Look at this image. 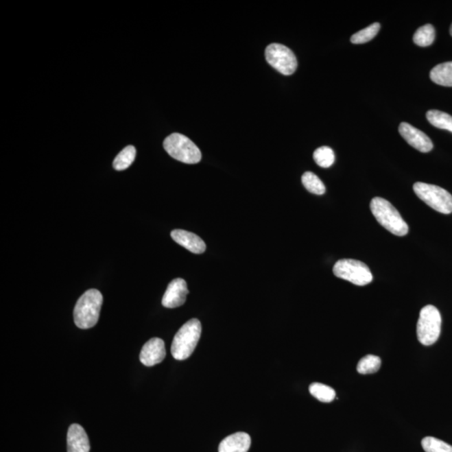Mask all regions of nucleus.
Instances as JSON below:
<instances>
[{"mask_svg": "<svg viewBox=\"0 0 452 452\" xmlns=\"http://www.w3.org/2000/svg\"><path fill=\"white\" fill-rule=\"evenodd\" d=\"M202 326L198 319L193 318L178 330L174 337L171 353L174 359L185 360L191 356L199 343Z\"/></svg>", "mask_w": 452, "mask_h": 452, "instance_id": "3", "label": "nucleus"}, {"mask_svg": "<svg viewBox=\"0 0 452 452\" xmlns=\"http://www.w3.org/2000/svg\"><path fill=\"white\" fill-rule=\"evenodd\" d=\"M104 302L101 292L90 289L79 298L74 309V322L81 329H92L97 324Z\"/></svg>", "mask_w": 452, "mask_h": 452, "instance_id": "1", "label": "nucleus"}, {"mask_svg": "<svg viewBox=\"0 0 452 452\" xmlns=\"http://www.w3.org/2000/svg\"><path fill=\"white\" fill-rule=\"evenodd\" d=\"M302 182L307 191L311 193H314V195H322L326 192L324 184L322 183L320 178L313 173H304L302 177Z\"/></svg>", "mask_w": 452, "mask_h": 452, "instance_id": "20", "label": "nucleus"}, {"mask_svg": "<svg viewBox=\"0 0 452 452\" xmlns=\"http://www.w3.org/2000/svg\"><path fill=\"white\" fill-rule=\"evenodd\" d=\"M171 237L193 254H202L206 250V245L198 235L184 230H174L171 233Z\"/></svg>", "mask_w": 452, "mask_h": 452, "instance_id": "12", "label": "nucleus"}, {"mask_svg": "<svg viewBox=\"0 0 452 452\" xmlns=\"http://www.w3.org/2000/svg\"><path fill=\"white\" fill-rule=\"evenodd\" d=\"M370 210L377 222L390 233L397 237H405L408 234L407 223L388 200L376 197L371 200Z\"/></svg>", "mask_w": 452, "mask_h": 452, "instance_id": "2", "label": "nucleus"}, {"mask_svg": "<svg viewBox=\"0 0 452 452\" xmlns=\"http://www.w3.org/2000/svg\"><path fill=\"white\" fill-rule=\"evenodd\" d=\"M166 357L165 344L161 339L154 337L143 345L139 359L147 367L160 364Z\"/></svg>", "mask_w": 452, "mask_h": 452, "instance_id": "11", "label": "nucleus"}, {"mask_svg": "<svg viewBox=\"0 0 452 452\" xmlns=\"http://www.w3.org/2000/svg\"><path fill=\"white\" fill-rule=\"evenodd\" d=\"M427 117L433 126L452 132V116L449 114L438 110H431L427 112Z\"/></svg>", "mask_w": 452, "mask_h": 452, "instance_id": "16", "label": "nucleus"}, {"mask_svg": "<svg viewBox=\"0 0 452 452\" xmlns=\"http://www.w3.org/2000/svg\"><path fill=\"white\" fill-rule=\"evenodd\" d=\"M399 132L410 146L421 153H428L432 150L433 143L431 139L419 129L407 123H402L399 127Z\"/></svg>", "mask_w": 452, "mask_h": 452, "instance_id": "9", "label": "nucleus"}, {"mask_svg": "<svg viewBox=\"0 0 452 452\" xmlns=\"http://www.w3.org/2000/svg\"><path fill=\"white\" fill-rule=\"evenodd\" d=\"M265 55L267 62L283 75H290L297 70L298 60L294 53L283 45H269Z\"/></svg>", "mask_w": 452, "mask_h": 452, "instance_id": "8", "label": "nucleus"}, {"mask_svg": "<svg viewBox=\"0 0 452 452\" xmlns=\"http://www.w3.org/2000/svg\"><path fill=\"white\" fill-rule=\"evenodd\" d=\"M163 147L171 157L188 165H195L202 158L199 147L183 134H173L167 136Z\"/></svg>", "mask_w": 452, "mask_h": 452, "instance_id": "4", "label": "nucleus"}, {"mask_svg": "<svg viewBox=\"0 0 452 452\" xmlns=\"http://www.w3.org/2000/svg\"><path fill=\"white\" fill-rule=\"evenodd\" d=\"M313 158L318 166L322 168H329L335 161V155L331 147L324 146L315 150Z\"/></svg>", "mask_w": 452, "mask_h": 452, "instance_id": "22", "label": "nucleus"}, {"mask_svg": "<svg viewBox=\"0 0 452 452\" xmlns=\"http://www.w3.org/2000/svg\"><path fill=\"white\" fill-rule=\"evenodd\" d=\"M136 151L134 146H128L117 156L113 161V168L117 171L125 170L131 166L136 158Z\"/></svg>", "mask_w": 452, "mask_h": 452, "instance_id": "18", "label": "nucleus"}, {"mask_svg": "<svg viewBox=\"0 0 452 452\" xmlns=\"http://www.w3.org/2000/svg\"><path fill=\"white\" fill-rule=\"evenodd\" d=\"M430 78L436 84L452 86V62L439 64L433 68Z\"/></svg>", "mask_w": 452, "mask_h": 452, "instance_id": "15", "label": "nucleus"}, {"mask_svg": "<svg viewBox=\"0 0 452 452\" xmlns=\"http://www.w3.org/2000/svg\"><path fill=\"white\" fill-rule=\"evenodd\" d=\"M90 449L84 428L78 424L71 425L67 433V452H90Z\"/></svg>", "mask_w": 452, "mask_h": 452, "instance_id": "13", "label": "nucleus"}, {"mask_svg": "<svg viewBox=\"0 0 452 452\" xmlns=\"http://www.w3.org/2000/svg\"><path fill=\"white\" fill-rule=\"evenodd\" d=\"M333 274L339 278L348 281L357 286H366L373 281V275L370 268L364 262L343 259L334 265Z\"/></svg>", "mask_w": 452, "mask_h": 452, "instance_id": "7", "label": "nucleus"}, {"mask_svg": "<svg viewBox=\"0 0 452 452\" xmlns=\"http://www.w3.org/2000/svg\"><path fill=\"white\" fill-rule=\"evenodd\" d=\"M421 446L425 452H452V446L432 436L425 438Z\"/></svg>", "mask_w": 452, "mask_h": 452, "instance_id": "24", "label": "nucleus"}, {"mask_svg": "<svg viewBox=\"0 0 452 452\" xmlns=\"http://www.w3.org/2000/svg\"><path fill=\"white\" fill-rule=\"evenodd\" d=\"M436 37L435 29L430 24L421 26L414 35L413 40L415 44L421 47H427L434 43Z\"/></svg>", "mask_w": 452, "mask_h": 452, "instance_id": "19", "label": "nucleus"}, {"mask_svg": "<svg viewBox=\"0 0 452 452\" xmlns=\"http://www.w3.org/2000/svg\"><path fill=\"white\" fill-rule=\"evenodd\" d=\"M442 330V316L436 307L427 305L421 309L417 322V337L421 344L431 346L438 340Z\"/></svg>", "mask_w": 452, "mask_h": 452, "instance_id": "5", "label": "nucleus"}, {"mask_svg": "<svg viewBox=\"0 0 452 452\" xmlns=\"http://www.w3.org/2000/svg\"><path fill=\"white\" fill-rule=\"evenodd\" d=\"M381 366V359L378 356L368 355L359 360L357 371L361 374H374Z\"/></svg>", "mask_w": 452, "mask_h": 452, "instance_id": "21", "label": "nucleus"}, {"mask_svg": "<svg viewBox=\"0 0 452 452\" xmlns=\"http://www.w3.org/2000/svg\"><path fill=\"white\" fill-rule=\"evenodd\" d=\"M450 33H451V36H452V25H451V26Z\"/></svg>", "mask_w": 452, "mask_h": 452, "instance_id": "25", "label": "nucleus"}, {"mask_svg": "<svg viewBox=\"0 0 452 452\" xmlns=\"http://www.w3.org/2000/svg\"><path fill=\"white\" fill-rule=\"evenodd\" d=\"M379 29H381V25L379 23H374V24L368 26L366 29H361L359 32L353 35L351 43L353 44L368 43V41L373 40L376 35H377Z\"/></svg>", "mask_w": 452, "mask_h": 452, "instance_id": "23", "label": "nucleus"}, {"mask_svg": "<svg viewBox=\"0 0 452 452\" xmlns=\"http://www.w3.org/2000/svg\"><path fill=\"white\" fill-rule=\"evenodd\" d=\"M309 392L317 400L324 403L332 402L336 398L335 390L321 383H311L309 386Z\"/></svg>", "mask_w": 452, "mask_h": 452, "instance_id": "17", "label": "nucleus"}, {"mask_svg": "<svg viewBox=\"0 0 452 452\" xmlns=\"http://www.w3.org/2000/svg\"><path fill=\"white\" fill-rule=\"evenodd\" d=\"M189 294L187 283L182 278H176L169 284L162 299L163 306L167 309H176L184 305Z\"/></svg>", "mask_w": 452, "mask_h": 452, "instance_id": "10", "label": "nucleus"}, {"mask_svg": "<svg viewBox=\"0 0 452 452\" xmlns=\"http://www.w3.org/2000/svg\"><path fill=\"white\" fill-rule=\"evenodd\" d=\"M414 191L433 210L448 215L452 212V195L439 186L417 182L413 186Z\"/></svg>", "mask_w": 452, "mask_h": 452, "instance_id": "6", "label": "nucleus"}, {"mask_svg": "<svg viewBox=\"0 0 452 452\" xmlns=\"http://www.w3.org/2000/svg\"><path fill=\"white\" fill-rule=\"evenodd\" d=\"M252 440L248 433L237 432L227 436L220 442L219 452H248Z\"/></svg>", "mask_w": 452, "mask_h": 452, "instance_id": "14", "label": "nucleus"}]
</instances>
